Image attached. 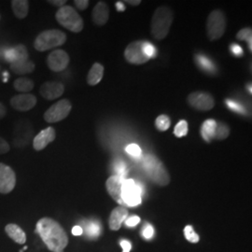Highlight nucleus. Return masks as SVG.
Wrapping results in <instances>:
<instances>
[{
  "instance_id": "obj_32",
  "label": "nucleus",
  "mask_w": 252,
  "mask_h": 252,
  "mask_svg": "<svg viewBox=\"0 0 252 252\" xmlns=\"http://www.w3.org/2000/svg\"><path fill=\"white\" fill-rule=\"evenodd\" d=\"M225 104L227 107L230 108L231 110L235 111L237 113H241V114H246V110L244 108L243 106L235 101H232V100H225Z\"/></svg>"
},
{
  "instance_id": "obj_28",
  "label": "nucleus",
  "mask_w": 252,
  "mask_h": 252,
  "mask_svg": "<svg viewBox=\"0 0 252 252\" xmlns=\"http://www.w3.org/2000/svg\"><path fill=\"white\" fill-rule=\"evenodd\" d=\"M170 125H171L170 119L166 115H160V116L157 117L156 121H155L156 128L161 132L166 131L170 127Z\"/></svg>"
},
{
  "instance_id": "obj_40",
  "label": "nucleus",
  "mask_w": 252,
  "mask_h": 252,
  "mask_svg": "<svg viewBox=\"0 0 252 252\" xmlns=\"http://www.w3.org/2000/svg\"><path fill=\"white\" fill-rule=\"evenodd\" d=\"M153 235V228L150 224H147L144 231H143V237L146 239H150L152 238Z\"/></svg>"
},
{
  "instance_id": "obj_27",
  "label": "nucleus",
  "mask_w": 252,
  "mask_h": 252,
  "mask_svg": "<svg viewBox=\"0 0 252 252\" xmlns=\"http://www.w3.org/2000/svg\"><path fill=\"white\" fill-rule=\"evenodd\" d=\"M236 38L239 40H246L248 43V47L250 49V52H252V28H243L241 29L237 34Z\"/></svg>"
},
{
  "instance_id": "obj_17",
  "label": "nucleus",
  "mask_w": 252,
  "mask_h": 252,
  "mask_svg": "<svg viewBox=\"0 0 252 252\" xmlns=\"http://www.w3.org/2000/svg\"><path fill=\"white\" fill-rule=\"evenodd\" d=\"M108 16H109L108 6L103 1L98 2L92 11L93 22L98 27H103L108 23Z\"/></svg>"
},
{
  "instance_id": "obj_44",
  "label": "nucleus",
  "mask_w": 252,
  "mask_h": 252,
  "mask_svg": "<svg viewBox=\"0 0 252 252\" xmlns=\"http://www.w3.org/2000/svg\"><path fill=\"white\" fill-rule=\"evenodd\" d=\"M116 9H117L119 12H123V11H125V10H126V6H125L124 2H122V1H118L117 3H116Z\"/></svg>"
},
{
  "instance_id": "obj_18",
  "label": "nucleus",
  "mask_w": 252,
  "mask_h": 252,
  "mask_svg": "<svg viewBox=\"0 0 252 252\" xmlns=\"http://www.w3.org/2000/svg\"><path fill=\"white\" fill-rule=\"evenodd\" d=\"M128 216V211L126 207H118L114 208L110 214L108 220V225L112 231H118L122 223L126 220Z\"/></svg>"
},
{
  "instance_id": "obj_43",
  "label": "nucleus",
  "mask_w": 252,
  "mask_h": 252,
  "mask_svg": "<svg viewBox=\"0 0 252 252\" xmlns=\"http://www.w3.org/2000/svg\"><path fill=\"white\" fill-rule=\"evenodd\" d=\"M83 233V229L81 228V226H74L72 229V234L76 236L81 235Z\"/></svg>"
},
{
  "instance_id": "obj_8",
  "label": "nucleus",
  "mask_w": 252,
  "mask_h": 252,
  "mask_svg": "<svg viewBox=\"0 0 252 252\" xmlns=\"http://www.w3.org/2000/svg\"><path fill=\"white\" fill-rule=\"evenodd\" d=\"M71 108L72 106L69 100H60L47 109V111L44 113V120L50 124L63 121V119H65L69 115Z\"/></svg>"
},
{
  "instance_id": "obj_26",
  "label": "nucleus",
  "mask_w": 252,
  "mask_h": 252,
  "mask_svg": "<svg viewBox=\"0 0 252 252\" xmlns=\"http://www.w3.org/2000/svg\"><path fill=\"white\" fill-rule=\"evenodd\" d=\"M230 135V128L223 123H217L216 131L214 138L217 140H223Z\"/></svg>"
},
{
  "instance_id": "obj_19",
  "label": "nucleus",
  "mask_w": 252,
  "mask_h": 252,
  "mask_svg": "<svg viewBox=\"0 0 252 252\" xmlns=\"http://www.w3.org/2000/svg\"><path fill=\"white\" fill-rule=\"evenodd\" d=\"M5 232L14 242L20 245L27 242V235L25 231L15 223H9L5 227Z\"/></svg>"
},
{
  "instance_id": "obj_33",
  "label": "nucleus",
  "mask_w": 252,
  "mask_h": 252,
  "mask_svg": "<svg viewBox=\"0 0 252 252\" xmlns=\"http://www.w3.org/2000/svg\"><path fill=\"white\" fill-rule=\"evenodd\" d=\"M126 152L129 155H131L132 157H135V158L140 157L141 153H142L140 147L136 144L128 145L126 148Z\"/></svg>"
},
{
  "instance_id": "obj_39",
  "label": "nucleus",
  "mask_w": 252,
  "mask_h": 252,
  "mask_svg": "<svg viewBox=\"0 0 252 252\" xmlns=\"http://www.w3.org/2000/svg\"><path fill=\"white\" fill-rule=\"evenodd\" d=\"M140 222V218L137 216L130 217L129 219L126 220V225L129 227H134V226L137 225Z\"/></svg>"
},
{
  "instance_id": "obj_1",
  "label": "nucleus",
  "mask_w": 252,
  "mask_h": 252,
  "mask_svg": "<svg viewBox=\"0 0 252 252\" xmlns=\"http://www.w3.org/2000/svg\"><path fill=\"white\" fill-rule=\"evenodd\" d=\"M36 231L51 252H63L68 244V237L63 227L51 218L40 219L36 223Z\"/></svg>"
},
{
  "instance_id": "obj_6",
  "label": "nucleus",
  "mask_w": 252,
  "mask_h": 252,
  "mask_svg": "<svg viewBox=\"0 0 252 252\" xmlns=\"http://www.w3.org/2000/svg\"><path fill=\"white\" fill-rule=\"evenodd\" d=\"M226 30V18L221 10H213L207 18V36L211 41L217 40L224 35Z\"/></svg>"
},
{
  "instance_id": "obj_11",
  "label": "nucleus",
  "mask_w": 252,
  "mask_h": 252,
  "mask_svg": "<svg viewBox=\"0 0 252 252\" xmlns=\"http://www.w3.org/2000/svg\"><path fill=\"white\" fill-rule=\"evenodd\" d=\"M16 185V175L12 168L0 162V193L8 194Z\"/></svg>"
},
{
  "instance_id": "obj_47",
  "label": "nucleus",
  "mask_w": 252,
  "mask_h": 252,
  "mask_svg": "<svg viewBox=\"0 0 252 252\" xmlns=\"http://www.w3.org/2000/svg\"><path fill=\"white\" fill-rule=\"evenodd\" d=\"M4 77H5V78H4V81H7V79L9 78V74L7 72L4 73Z\"/></svg>"
},
{
  "instance_id": "obj_10",
  "label": "nucleus",
  "mask_w": 252,
  "mask_h": 252,
  "mask_svg": "<svg viewBox=\"0 0 252 252\" xmlns=\"http://www.w3.org/2000/svg\"><path fill=\"white\" fill-rule=\"evenodd\" d=\"M189 106L200 111L211 110L215 106V100L211 94L205 92H193L188 96Z\"/></svg>"
},
{
  "instance_id": "obj_38",
  "label": "nucleus",
  "mask_w": 252,
  "mask_h": 252,
  "mask_svg": "<svg viewBox=\"0 0 252 252\" xmlns=\"http://www.w3.org/2000/svg\"><path fill=\"white\" fill-rule=\"evenodd\" d=\"M74 4L80 10H84L88 8L90 2L88 0H75Z\"/></svg>"
},
{
  "instance_id": "obj_23",
  "label": "nucleus",
  "mask_w": 252,
  "mask_h": 252,
  "mask_svg": "<svg viewBox=\"0 0 252 252\" xmlns=\"http://www.w3.org/2000/svg\"><path fill=\"white\" fill-rule=\"evenodd\" d=\"M10 69L17 75H25L35 70V63L29 60L21 63H10Z\"/></svg>"
},
{
  "instance_id": "obj_7",
  "label": "nucleus",
  "mask_w": 252,
  "mask_h": 252,
  "mask_svg": "<svg viewBox=\"0 0 252 252\" xmlns=\"http://www.w3.org/2000/svg\"><path fill=\"white\" fill-rule=\"evenodd\" d=\"M122 200L125 207H137L142 202V188L135 180L126 179L122 188Z\"/></svg>"
},
{
  "instance_id": "obj_20",
  "label": "nucleus",
  "mask_w": 252,
  "mask_h": 252,
  "mask_svg": "<svg viewBox=\"0 0 252 252\" xmlns=\"http://www.w3.org/2000/svg\"><path fill=\"white\" fill-rule=\"evenodd\" d=\"M103 76H104V66L99 63H94L87 75V82L91 86H95L102 81Z\"/></svg>"
},
{
  "instance_id": "obj_2",
  "label": "nucleus",
  "mask_w": 252,
  "mask_h": 252,
  "mask_svg": "<svg viewBox=\"0 0 252 252\" xmlns=\"http://www.w3.org/2000/svg\"><path fill=\"white\" fill-rule=\"evenodd\" d=\"M173 23V11L166 6L159 7L152 19L151 32L155 39L161 40L168 35Z\"/></svg>"
},
{
  "instance_id": "obj_14",
  "label": "nucleus",
  "mask_w": 252,
  "mask_h": 252,
  "mask_svg": "<svg viewBox=\"0 0 252 252\" xmlns=\"http://www.w3.org/2000/svg\"><path fill=\"white\" fill-rule=\"evenodd\" d=\"M64 92L63 83L59 81H47L43 83L39 89V93L43 98L54 100L62 96Z\"/></svg>"
},
{
  "instance_id": "obj_9",
  "label": "nucleus",
  "mask_w": 252,
  "mask_h": 252,
  "mask_svg": "<svg viewBox=\"0 0 252 252\" xmlns=\"http://www.w3.org/2000/svg\"><path fill=\"white\" fill-rule=\"evenodd\" d=\"M125 57L127 62L133 64H142L151 60L145 53L144 40L131 42L126 47Z\"/></svg>"
},
{
  "instance_id": "obj_16",
  "label": "nucleus",
  "mask_w": 252,
  "mask_h": 252,
  "mask_svg": "<svg viewBox=\"0 0 252 252\" xmlns=\"http://www.w3.org/2000/svg\"><path fill=\"white\" fill-rule=\"evenodd\" d=\"M56 137V133L53 127H48L44 130L40 131L35 136L33 140V147L36 151L44 150L48 145L54 141Z\"/></svg>"
},
{
  "instance_id": "obj_5",
  "label": "nucleus",
  "mask_w": 252,
  "mask_h": 252,
  "mask_svg": "<svg viewBox=\"0 0 252 252\" xmlns=\"http://www.w3.org/2000/svg\"><path fill=\"white\" fill-rule=\"evenodd\" d=\"M65 41L66 35L63 32L57 29H51L41 32L36 36L34 47L38 52H45L63 45Z\"/></svg>"
},
{
  "instance_id": "obj_34",
  "label": "nucleus",
  "mask_w": 252,
  "mask_h": 252,
  "mask_svg": "<svg viewBox=\"0 0 252 252\" xmlns=\"http://www.w3.org/2000/svg\"><path fill=\"white\" fill-rule=\"evenodd\" d=\"M144 50L145 53L148 55V57L150 59H153V58L156 57L157 50L155 49V47L153 46V43H151L147 40H144Z\"/></svg>"
},
{
  "instance_id": "obj_31",
  "label": "nucleus",
  "mask_w": 252,
  "mask_h": 252,
  "mask_svg": "<svg viewBox=\"0 0 252 252\" xmlns=\"http://www.w3.org/2000/svg\"><path fill=\"white\" fill-rule=\"evenodd\" d=\"M184 234H185L186 239L190 243H197L200 240L198 234L194 232L192 226H186L185 229H184Z\"/></svg>"
},
{
  "instance_id": "obj_25",
  "label": "nucleus",
  "mask_w": 252,
  "mask_h": 252,
  "mask_svg": "<svg viewBox=\"0 0 252 252\" xmlns=\"http://www.w3.org/2000/svg\"><path fill=\"white\" fill-rule=\"evenodd\" d=\"M13 87L20 93H29L34 89V82L28 78H19L13 83Z\"/></svg>"
},
{
  "instance_id": "obj_42",
  "label": "nucleus",
  "mask_w": 252,
  "mask_h": 252,
  "mask_svg": "<svg viewBox=\"0 0 252 252\" xmlns=\"http://www.w3.org/2000/svg\"><path fill=\"white\" fill-rule=\"evenodd\" d=\"M121 247L123 248L124 252H130L131 251V243L126 241V240H123L121 241Z\"/></svg>"
},
{
  "instance_id": "obj_21",
  "label": "nucleus",
  "mask_w": 252,
  "mask_h": 252,
  "mask_svg": "<svg viewBox=\"0 0 252 252\" xmlns=\"http://www.w3.org/2000/svg\"><path fill=\"white\" fill-rule=\"evenodd\" d=\"M216 127L217 122L212 119H208L203 123L201 127V135L204 138V140L207 141V143L211 142L212 139L214 138Z\"/></svg>"
},
{
  "instance_id": "obj_4",
  "label": "nucleus",
  "mask_w": 252,
  "mask_h": 252,
  "mask_svg": "<svg viewBox=\"0 0 252 252\" xmlns=\"http://www.w3.org/2000/svg\"><path fill=\"white\" fill-rule=\"evenodd\" d=\"M55 18L62 27L74 33H80L84 27L81 15L71 6L64 5L62 8H59L55 14Z\"/></svg>"
},
{
  "instance_id": "obj_15",
  "label": "nucleus",
  "mask_w": 252,
  "mask_h": 252,
  "mask_svg": "<svg viewBox=\"0 0 252 252\" xmlns=\"http://www.w3.org/2000/svg\"><path fill=\"white\" fill-rule=\"evenodd\" d=\"M36 104V97L31 94H21L10 99L11 107L18 111H28L34 108Z\"/></svg>"
},
{
  "instance_id": "obj_36",
  "label": "nucleus",
  "mask_w": 252,
  "mask_h": 252,
  "mask_svg": "<svg viewBox=\"0 0 252 252\" xmlns=\"http://www.w3.org/2000/svg\"><path fill=\"white\" fill-rule=\"evenodd\" d=\"M230 50L232 52V54H234L235 57H242L243 56V49L241 46L236 44V43H233L231 47H230Z\"/></svg>"
},
{
  "instance_id": "obj_29",
  "label": "nucleus",
  "mask_w": 252,
  "mask_h": 252,
  "mask_svg": "<svg viewBox=\"0 0 252 252\" xmlns=\"http://www.w3.org/2000/svg\"><path fill=\"white\" fill-rule=\"evenodd\" d=\"M16 52H17V57H16V61L14 63H21V62H25L28 60V51H27V47L25 45H17L14 47Z\"/></svg>"
},
{
  "instance_id": "obj_35",
  "label": "nucleus",
  "mask_w": 252,
  "mask_h": 252,
  "mask_svg": "<svg viewBox=\"0 0 252 252\" xmlns=\"http://www.w3.org/2000/svg\"><path fill=\"white\" fill-rule=\"evenodd\" d=\"M114 168H115V171L117 172V175L116 176H120L122 178H125V176L127 173V167H126V164L122 161H117V162L114 163Z\"/></svg>"
},
{
  "instance_id": "obj_41",
  "label": "nucleus",
  "mask_w": 252,
  "mask_h": 252,
  "mask_svg": "<svg viewBox=\"0 0 252 252\" xmlns=\"http://www.w3.org/2000/svg\"><path fill=\"white\" fill-rule=\"evenodd\" d=\"M48 3L56 6V7H59V8H62L64 6V4H66V1L65 0H50L48 1Z\"/></svg>"
},
{
  "instance_id": "obj_45",
  "label": "nucleus",
  "mask_w": 252,
  "mask_h": 252,
  "mask_svg": "<svg viewBox=\"0 0 252 252\" xmlns=\"http://www.w3.org/2000/svg\"><path fill=\"white\" fill-rule=\"evenodd\" d=\"M6 114H7V109L2 103H0V119L5 117Z\"/></svg>"
},
{
  "instance_id": "obj_24",
  "label": "nucleus",
  "mask_w": 252,
  "mask_h": 252,
  "mask_svg": "<svg viewBox=\"0 0 252 252\" xmlns=\"http://www.w3.org/2000/svg\"><path fill=\"white\" fill-rule=\"evenodd\" d=\"M195 63H197V65L201 69L207 72L212 73L216 71V66L206 55H195Z\"/></svg>"
},
{
  "instance_id": "obj_37",
  "label": "nucleus",
  "mask_w": 252,
  "mask_h": 252,
  "mask_svg": "<svg viewBox=\"0 0 252 252\" xmlns=\"http://www.w3.org/2000/svg\"><path fill=\"white\" fill-rule=\"evenodd\" d=\"M10 150V147L8 144V142L0 136V154H5V153H8Z\"/></svg>"
},
{
  "instance_id": "obj_13",
  "label": "nucleus",
  "mask_w": 252,
  "mask_h": 252,
  "mask_svg": "<svg viewBox=\"0 0 252 252\" xmlns=\"http://www.w3.org/2000/svg\"><path fill=\"white\" fill-rule=\"evenodd\" d=\"M125 180L126 178H122L120 176L114 175L109 177L106 182V188L108 189V194L115 202H117L121 207H124L125 206L122 200V188Z\"/></svg>"
},
{
  "instance_id": "obj_30",
  "label": "nucleus",
  "mask_w": 252,
  "mask_h": 252,
  "mask_svg": "<svg viewBox=\"0 0 252 252\" xmlns=\"http://www.w3.org/2000/svg\"><path fill=\"white\" fill-rule=\"evenodd\" d=\"M174 134L177 137H182L188 134V123L184 120L179 122V124L175 127Z\"/></svg>"
},
{
  "instance_id": "obj_3",
  "label": "nucleus",
  "mask_w": 252,
  "mask_h": 252,
  "mask_svg": "<svg viewBox=\"0 0 252 252\" xmlns=\"http://www.w3.org/2000/svg\"><path fill=\"white\" fill-rule=\"evenodd\" d=\"M143 168L147 176L159 186H166L170 182V176L163 163L155 155L148 154L143 160Z\"/></svg>"
},
{
  "instance_id": "obj_12",
  "label": "nucleus",
  "mask_w": 252,
  "mask_h": 252,
  "mask_svg": "<svg viewBox=\"0 0 252 252\" xmlns=\"http://www.w3.org/2000/svg\"><path fill=\"white\" fill-rule=\"evenodd\" d=\"M70 61L69 55L63 50H55L49 54L47 58V64L49 68L54 72L64 70Z\"/></svg>"
},
{
  "instance_id": "obj_22",
  "label": "nucleus",
  "mask_w": 252,
  "mask_h": 252,
  "mask_svg": "<svg viewBox=\"0 0 252 252\" xmlns=\"http://www.w3.org/2000/svg\"><path fill=\"white\" fill-rule=\"evenodd\" d=\"M11 8L17 18H26L29 11V2L27 0H12Z\"/></svg>"
},
{
  "instance_id": "obj_46",
  "label": "nucleus",
  "mask_w": 252,
  "mask_h": 252,
  "mask_svg": "<svg viewBox=\"0 0 252 252\" xmlns=\"http://www.w3.org/2000/svg\"><path fill=\"white\" fill-rule=\"evenodd\" d=\"M126 3H128L132 6H138L141 3V1L140 0H126Z\"/></svg>"
}]
</instances>
